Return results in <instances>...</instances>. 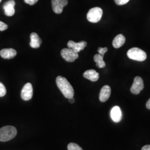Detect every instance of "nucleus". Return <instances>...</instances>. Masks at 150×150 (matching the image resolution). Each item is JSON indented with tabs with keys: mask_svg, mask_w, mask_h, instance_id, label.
Returning <instances> with one entry per match:
<instances>
[{
	"mask_svg": "<svg viewBox=\"0 0 150 150\" xmlns=\"http://www.w3.org/2000/svg\"><path fill=\"white\" fill-rule=\"evenodd\" d=\"M111 88L108 85H105L102 87L99 96V99L101 102L107 101L111 95Z\"/></svg>",
	"mask_w": 150,
	"mask_h": 150,
	"instance_id": "obj_12",
	"label": "nucleus"
},
{
	"mask_svg": "<svg viewBox=\"0 0 150 150\" xmlns=\"http://www.w3.org/2000/svg\"><path fill=\"white\" fill-rule=\"evenodd\" d=\"M22 99L24 101H28L32 98L33 96V88L30 83H27L23 86L21 93Z\"/></svg>",
	"mask_w": 150,
	"mask_h": 150,
	"instance_id": "obj_7",
	"label": "nucleus"
},
{
	"mask_svg": "<svg viewBox=\"0 0 150 150\" xmlns=\"http://www.w3.org/2000/svg\"><path fill=\"white\" fill-rule=\"evenodd\" d=\"M67 149L68 150H83L79 145L73 142H71L69 144Z\"/></svg>",
	"mask_w": 150,
	"mask_h": 150,
	"instance_id": "obj_18",
	"label": "nucleus"
},
{
	"mask_svg": "<svg viewBox=\"0 0 150 150\" xmlns=\"http://www.w3.org/2000/svg\"><path fill=\"white\" fill-rule=\"evenodd\" d=\"M56 84L66 98L69 99L74 97V88L65 77L60 76H58L56 78Z\"/></svg>",
	"mask_w": 150,
	"mask_h": 150,
	"instance_id": "obj_1",
	"label": "nucleus"
},
{
	"mask_svg": "<svg viewBox=\"0 0 150 150\" xmlns=\"http://www.w3.org/2000/svg\"><path fill=\"white\" fill-rule=\"evenodd\" d=\"M1 1H2V0H0V2H1Z\"/></svg>",
	"mask_w": 150,
	"mask_h": 150,
	"instance_id": "obj_27",
	"label": "nucleus"
},
{
	"mask_svg": "<svg viewBox=\"0 0 150 150\" xmlns=\"http://www.w3.org/2000/svg\"><path fill=\"white\" fill-rule=\"evenodd\" d=\"M67 0H52V6L54 12L60 14L62 12L64 6L67 5Z\"/></svg>",
	"mask_w": 150,
	"mask_h": 150,
	"instance_id": "obj_8",
	"label": "nucleus"
},
{
	"mask_svg": "<svg viewBox=\"0 0 150 150\" xmlns=\"http://www.w3.org/2000/svg\"><path fill=\"white\" fill-rule=\"evenodd\" d=\"M24 1L27 4L32 6L36 4L38 0H24Z\"/></svg>",
	"mask_w": 150,
	"mask_h": 150,
	"instance_id": "obj_23",
	"label": "nucleus"
},
{
	"mask_svg": "<svg viewBox=\"0 0 150 150\" xmlns=\"http://www.w3.org/2000/svg\"><path fill=\"white\" fill-rule=\"evenodd\" d=\"M62 58L67 62H72L79 58V54L70 48H64L61 51Z\"/></svg>",
	"mask_w": 150,
	"mask_h": 150,
	"instance_id": "obj_5",
	"label": "nucleus"
},
{
	"mask_svg": "<svg viewBox=\"0 0 150 150\" xmlns=\"http://www.w3.org/2000/svg\"><path fill=\"white\" fill-rule=\"evenodd\" d=\"M93 59L94 61L96 63V66L98 68L102 69L106 66V64L103 61V56L102 55L100 54H95L94 56Z\"/></svg>",
	"mask_w": 150,
	"mask_h": 150,
	"instance_id": "obj_17",
	"label": "nucleus"
},
{
	"mask_svg": "<svg viewBox=\"0 0 150 150\" xmlns=\"http://www.w3.org/2000/svg\"><path fill=\"white\" fill-rule=\"evenodd\" d=\"M69 101L71 103H74L75 102V99L74 98V97H72V98H69Z\"/></svg>",
	"mask_w": 150,
	"mask_h": 150,
	"instance_id": "obj_26",
	"label": "nucleus"
},
{
	"mask_svg": "<svg viewBox=\"0 0 150 150\" xmlns=\"http://www.w3.org/2000/svg\"><path fill=\"white\" fill-rule=\"evenodd\" d=\"M141 150H150V145H145Z\"/></svg>",
	"mask_w": 150,
	"mask_h": 150,
	"instance_id": "obj_24",
	"label": "nucleus"
},
{
	"mask_svg": "<svg viewBox=\"0 0 150 150\" xmlns=\"http://www.w3.org/2000/svg\"><path fill=\"white\" fill-rule=\"evenodd\" d=\"M103 11L102 10L98 7H96L90 9L87 14V18L88 21L92 23H97L101 19Z\"/></svg>",
	"mask_w": 150,
	"mask_h": 150,
	"instance_id": "obj_4",
	"label": "nucleus"
},
{
	"mask_svg": "<svg viewBox=\"0 0 150 150\" xmlns=\"http://www.w3.org/2000/svg\"><path fill=\"white\" fill-rule=\"evenodd\" d=\"M8 28V26L5 23L3 22L0 21V31H5Z\"/></svg>",
	"mask_w": 150,
	"mask_h": 150,
	"instance_id": "obj_21",
	"label": "nucleus"
},
{
	"mask_svg": "<svg viewBox=\"0 0 150 150\" xmlns=\"http://www.w3.org/2000/svg\"><path fill=\"white\" fill-rule=\"evenodd\" d=\"M15 2L13 0H10L6 2L4 5V9L5 10V13L7 16H12L15 12Z\"/></svg>",
	"mask_w": 150,
	"mask_h": 150,
	"instance_id": "obj_10",
	"label": "nucleus"
},
{
	"mask_svg": "<svg viewBox=\"0 0 150 150\" xmlns=\"http://www.w3.org/2000/svg\"><path fill=\"white\" fill-rule=\"evenodd\" d=\"M17 54V51L13 48H5L0 51L1 56L4 59H11Z\"/></svg>",
	"mask_w": 150,
	"mask_h": 150,
	"instance_id": "obj_13",
	"label": "nucleus"
},
{
	"mask_svg": "<svg viewBox=\"0 0 150 150\" xmlns=\"http://www.w3.org/2000/svg\"><path fill=\"white\" fill-rule=\"evenodd\" d=\"M126 41L125 37L122 34L118 35L113 39L112 42L113 46L116 48H118L123 46Z\"/></svg>",
	"mask_w": 150,
	"mask_h": 150,
	"instance_id": "obj_16",
	"label": "nucleus"
},
{
	"mask_svg": "<svg viewBox=\"0 0 150 150\" xmlns=\"http://www.w3.org/2000/svg\"><path fill=\"white\" fill-rule=\"evenodd\" d=\"M108 51V48L107 47H99L98 48V52L100 54L102 55L103 56H104V54L105 53H106Z\"/></svg>",
	"mask_w": 150,
	"mask_h": 150,
	"instance_id": "obj_20",
	"label": "nucleus"
},
{
	"mask_svg": "<svg viewBox=\"0 0 150 150\" xmlns=\"http://www.w3.org/2000/svg\"><path fill=\"white\" fill-rule=\"evenodd\" d=\"M129 0H115L116 4L118 5H123L129 2Z\"/></svg>",
	"mask_w": 150,
	"mask_h": 150,
	"instance_id": "obj_22",
	"label": "nucleus"
},
{
	"mask_svg": "<svg viewBox=\"0 0 150 150\" xmlns=\"http://www.w3.org/2000/svg\"><path fill=\"white\" fill-rule=\"evenodd\" d=\"M144 88V81L141 77L137 76L134 78V83L131 87V92L134 95H138Z\"/></svg>",
	"mask_w": 150,
	"mask_h": 150,
	"instance_id": "obj_6",
	"label": "nucleus"
},
{
	"mask_svg": "<svg viewBox=\"0 0 150 150\" xmlns=\"http://www.w3.org/2000/svg\"><path fill=\"white\" fill-rule=\"evenodd\" d=\"M87 46L86 41H81L78 43L75 42L73 41H69L67 43V46L69 48L73 50L77 53L80 52L81 51L83 50Z\"/></svg>",
	"mask_w": 150,
	"mask_h": 150,
	"instance_id": "obj_9",
	"label": "nucleus"
},
{
	"mask_svg": "<svg viewBox=\"0 0 150 150\" xmlns=\"http://www.w3.org/2000/svg\"><path fill=\"white\" fill-rule=\"evenodd\" d=\"M146 107L150 110V98L148 100V101L146 103Z\"/></svg>",
	"mask_w": 150,
	"mask_h": 150,
	"instance_id": "obj_25",
	"label": "nucleus"
},
{
	"mask_svg": "<svg viewBox=\"0 0 150 150\" xmlns=\"http://www.w3.org/2000/svg\"><path fill=\"white\" fill-rule=\"evenodd\" d=\"M17 134V129L12 126H6L0 129V141L6 142L13 139Z\"/></svg>",
	"mask_w": 150,
	"mask_h": 150,
	"instance_id": "obj_2",
	"label": "nucleus"
},
{
	"mask_svg": "<svg viewBox=\"0 0 150 150\" xmlns=\"http://www.w3.org/2000/svg\"><path fill=\"white\" fill-rule=\"evenodd\" d=\"M6 93V89L4 85L0 82V97L4 96Z\"/></svg>",
	"mask_w": 150,
	"mask_h": 150,
	"instance_id": "obj_19",
	"label": "nucleus"
},
{
	"mask_svg": "<svg viewBox=\"0 0 150 150\" xmlns=\"http://www.w3.org/2000/svg\"><path fill=\"white\" fill-rule=\"evenodd\" d=\"M127 54L129 59L137 61H144L147 58V54L145 51L137 47L129 49Z\"/></svg>",
	"mask_w": 150,
	"mask_h": 150,
	"instance_id": "obj_3",
	"label": "nucleus"
},
{
	"mask_svg": "<svg viewBox=\"0 0 150 150\" xmlns=\"http://www.w3.org/2000/svg\"><path fill=\"white\" fill-rule=\"evenodd\" d=\"M110 116L113 121L115 122H119L122 117V111L120 107L118 106H115L113 107L110 112Z\"/></svg>",
	"mask_w": 150,
	"mask_h": 150,
	"instance_id": "obj_11",
	"label": "nucleus"
},
{
	"mask_svg": "<svg viewBox=\"0 0 150 150\" xmlns=\"http://www.w3.org/2000/svg\"><path fill=\"white\" fill-rule=\"evenodd\" d=\"M83 77L92 82H96L99 79V74L95 70H87L83 73Z\"/></svg>",
	"mask_w": 150,
	"mask_h": 150,
	"instance_id": "obj_15",
	"label": "nucleus"
},
{
	"mask_svg": "<svg viewBox=\"0 0 150 150\" xmlns=\"http://www.w3.org/2000/svg\"><path fill=\"white\" fill-rule=\"evenodd\" d=\"M30 46L33 48H39L42 43V40L40 36L35 32H32L30 35Z\"/></svg>",
	"mask_w": 150,
	"mask_h": 150,
	"instance_id": "obj_14",
	"label": "nucleus"
}]
</instances>
